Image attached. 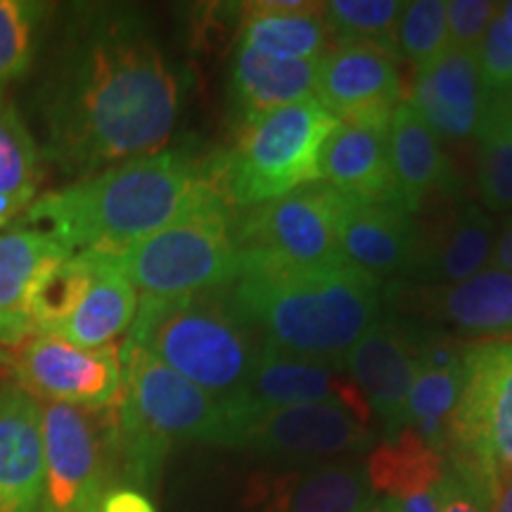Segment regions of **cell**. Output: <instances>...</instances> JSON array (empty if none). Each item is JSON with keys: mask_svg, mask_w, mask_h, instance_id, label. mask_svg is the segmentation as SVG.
Listing matches in <instances>:
<instances>
[{"mask_svg": "<svg viewBox=\"0 0 512 512\" xmlns=\"http://www.w3.org/2000/svg\"><path fill=\"white\" fill-rule=\"evenodd\" d=\"M181 81L140 19L95 8L76 19L41 93L50 162L76 176L157 155L174 133Z\"/></svg>", "mask_w": 512, "mask_h": 512, "instance_id": "1", "label": "cell"}, {"mask_svg": "<svg viewBox=\"0 0 512 512\" xmlns=\"http://www.w3.org/2000/svg\"><path fill=\"white\" fill-rule=\"evenodd\" d=\"M209 188H219L211 159L162 150L41 195L22 223L69 254L112 256L169 226Z\"/></svg>", "mask_w": 512, "mask_h": 512, "instance_id": "2", "label": "cell"}, {"mask_svg": "<svg viewBox=\"0 0 512 512\" xmlns=\"http://www.w3.org/2000/svg\"><path fill=\"white\" fill-rule=\"evenodd\" d=\"M228 294L268 347L342 366L382 316L384 285L342 264L318 271H245L228 285Z\"/></svg>", "mask_w": 512, "mask_h": 512, "instance_id": "3", "label": "cell"}, {"mask_svg": "<svg viewBox=\"0 0 512 512\" xmlns=\"http://www.w3.org/2000/svg\"><path fill=\"white\" fill-rule=\"evenodd\" d=\"M126 342L226 401L245 394L266 347L235 309L228 287L176 299L143 297Z\"/></svg>", "mask_w": 512, "mask_h": 512, "instance_id": "4", "label": "cell"}, {"mask_svg": "<svg viewBox=\"0 0 512 512\" xmlns=\"http://www.w3.org/2000/svg\"><path fill=\"white\" fill-rule=\"evenodd\" d=\"M150 299L228 287L238 278L233 204L209 188L178 219L112 256H98Z\"/></svg>", "mask_w": 512, "mask_h": 512, "instance_id": "5", "label": "cell"}, {"mask_svg": "<svg viewBox=\"0 0 512 512\" xmlns=\"http://www.w3.org/2000/svg\"><path fill=\"white\" fill-rule=\"evenodd\" d=\"M337 121L318 98L242 121L233 150L214 155L216 183L226 200L254 207L320 181L318 155Z\"/></svg>", "mask_w": 512, "mask_h": 512, "instance_id": "6", "label": "cell"}, {"mask_svg": "<svg viewBox=\"0 0 512 512\" xmlns=\"http://www.w3.org/2000/svg\"><path fill=\"white\" fill-rule=\"evenodd\" d=\"M119 361L121 408L150 437L169 448L178 441L240 448L245 418L238 403L204 392L131 342L119 347Z\"/></svg>", "mask_w": 512, "mask_h": 512, "instance_id": "7", "label": "cell"}, {"mask_svg": "<svg viewBox=\"0 0 512 512\" xmlns=\"http://www.w3.org/2000/svg\"><path fill=\"white\" fill-rule=\"evenodd\" d=\"M339 192L316 181L235 219L240 273L318 271L347 264L337 240Z\"/></svg>", "mask_w": 512, "mask_h": 512, "instance_id": "8", "label": "cell"}, {"mask_svg": "<svg viewBox=\"0 0 512 512\" xmlns=\"http://www.w3.org/2000/svg\"><path fill=\"white\" fill-rule=\"evenodd\" d=\"M43 498L38 512H98L121 477L117 403H43Z\"/></svg>", "mask_w": 512, "mask_h": 512, "instance_id": "9", "label": "cell"}, {"mask_svg": "<svg viewBox=\"0 0 512 512\" xmlns=\"http://www.w3.org/2000/svg\"><path fill=\"white\" fill-rule=\"evenodd\" d=\"M446 453L453 467L486 486L496 472H512V342L467 344Z\"/></svg>", "mask_w": 512, "mask_h": 512, "instance_id": "10", "label": "cell"}, {"mask_svg": "<svg viewBox=\"0 0 512 512\" xmlns=\"http://www.w3.org/2000/svg\"><path fill=\"white\" fill-rule=\"evenodd\" d=\"M12 370L24 394L46 403L105 408L119 401V347L83 349L55 335H31L12 354Z\"/></svg>", "mask_w": 512, "mask_h": 512, "instance_id": "11", "label": "cell"}, {"mask_svg": "<svg viewBox=\"0 0 512 512\" xmlns=\"http://www.w3.org/2000/svg\"><path fill=\"white\" fill-rule=\"evenodd\" d=\"M373 441L366 420L342 401H320L256 415L247 422L240 448L273 463L304 465L368 451Z\"/></svg>", "mask_w": 512, "mask_h": 512, "instance_id": "12", "label": "cell"}, {"mask_svg": "<svg viewBox=\"0 0 512 512\" xmlns=\"http://www.w3.org/2000/svg\"><path fill=\"white\" fill-rule=\"evenodd\" d=\"M384 299L396 316L437 320L460 335L512 342V273L498 266L456 285H384Z\"/></svg>", "mask_w": 512, "mask_h": 512, "instance_id": "13", "label": "cell"}, {"mask_svg": "<svg viewBox=\"0 0 512 512\" xmlns=\"http://www.w3.org/2000/svg\"><path fill=\"white\" fill-rule=\"evenodd\" d=\"M420 344V328L396 316H380L342 361L382 418L384 439L401 432L403 403L420 368Z\"/></svg>", "mask_w": 512, "mask_h": 512, "instance_id": "14", "label": "cell"}, {"mask_svg": "<svg viewBox=\"0 0 512 512\" xmlns=\"http://www.w3.org/2000/svg\"><path fill=\"white\" fill-rule=\"evenodd\" d=\"M496 223L472 202L446 197V207L425 226H415V252L406 278L422 285H456L486 268Z\"/></svg>", "mask_w": 512, "mask_h": 512, "instance_id": "15", "label": "cell"}, {"mask_svg": "<svg viewBox=\"0 0 512 512\" xmlns=\"http://www.w3.org/2000/svg\"><path fill=\"white\" fill-rule=\"evenodd\" d=\"M389 121L392 114L339 119L318 155L320 181L347 200L401 204L389 162Z\"/></svg>", "mask_w": 512, "mask_h": 512, "instance_id": "16", "label": "cell"}, {"mask_svg": "<svg viewBox=\"0 0 512 512\" xmlns=\"http://www.w3.org/2000/svg\"><path fill=\"white\" fill-rule=\"evenodd\" d=\"M399 57L363 43H339L318 60L316 91L337 119L392 114L401 102Z\"/></svg>", "mask_w": 512, "mask_h": 512, "instance_id": "17", "label": "cell"}, {"mask_svg": "<svg viewBox=\"0 0 512 512\" xmlns=\"http://www.w3.org/2000/svg\"><path fill=\"white\" fill-rule=\"evenodd\" d=\"M337 240L344 261L377 283L406 278L415 252V219L396 202H356L339 195Z\"/></svg>", "mask_w": 512, "mask_h": 512, "instance_id": "18", "label": "cell"}, {"mask_svg": "<svg viewBox=\"0 0 512 512\" xmlns=\"http://www.w3.org/2000/svg\"><path fill=\"white\" fill-rule=\"evenodd\" d=\"M489 91L479 76L477 50L451 48L430 67L420 69L411 105L434 136L463 140L475 136Z\"/></svg>", "mask_w": 512, "mask_h": 512, "instance_id": "19", "label": "cell"}, {"mask_svg": "<svg viewBox=\"0 0 512 512\" xmlns=\"http://www.w3.org/2000/svg\"><path fill=\"white\" fill-rule=\"evenodd\" d=\"M467 344L453 337L422 332L420 368L403 403L401 430L411 427L434 451L446 453L448 420L465 384Z\"/></svg>", "mask_w": 512, "mask_h": 512, "instance_id": "20", "label": "cell"}, {"mask_svg": "<svg viewBox=\"0 0 512 512\" xmlns=\"http://www.w3.org/2000/svg\"><path fill=\"white\" fill-rule=\"evenodd\" d=\"M41 498V403L22 389H8L0 394V512H38Z\"/></svg>", "mask_w": 512, "mask_h": 512, "instance_id": "21", "label": "cell"}, {"mask_svg": "<svg viewBox=\"0 0 512 512\" xmlns=\"http://www.w3.org/2000/svg\"><path fill=\"white\" fill-rule=\"evenodd\" d=\"M335 368H339L335 363L292 356L266 344L245 394L235 401L247 422L261 413L304 403L342 401L347 406L351 392L337 387Z\"/></svg>", "mask_w": 512, "mask_h": 512, "instance_id": "22", "label": "cell"}, {"mask_svg": "<svg viewBox=\"0 0 512 512\" xmlns=\"http://www.w3.org/2000/svg\"><path fill=\"white\" fill-rule=\"evenodd\" d=\"M389 162L403 209H422L434 192H456L439 138L411 102H399L389 121Z\"/></svg>", "mask_w": 512, "mask_h": 512, "instance_id": "23", "label": "cell"}, {"mask_svg": "<svg viewBox=\"0 0 512 512\" xmlns=\"http://www.w3.org/2000/svg\"><path fill=\"white\" fill-rule=\"evenodd\" d=\"M240 46L275 60L318 62L328 53L330 31L323 3L304 0H264L242 5Z\"/></svg>", "mask_w": 512, "mask_h": 512, "instance_id": "24", "label": "cell"}, {"mask_svg": "<svg viewBox=\"0 0 512 512\" xmlns=\"http://www.w3.org/2000/svg\"><path fill=\"white\" fill-rule=\"evenodd\" d=\"M370 503L366 467L337 460L271 479L261 496V512H361Z\"/></svg>", "mask_w": 512, "mask_h": 512, "instance_id": "25", "label": "cell"}, {"mask_svg": "<svg viewBox=\"0 0 512 512\" xmlns=\"http://www.w3.org/2000/svg\"><path fill=\"white\" fill-rule=\"evenodd\" d=\"M69 256L64 247L38 230L0 233V344L19 347L34 335L29 299L41 273L53 261Z\"/></svg>", "mask_w": 512, "mask_h": 512, "instance_id": "26", "label": "cell"}, {"mask_svg": "<svg viewBox=\"0 0 512 512\" xmlns=\"http://www.w3.org/2000/svg\"><path fill=\"white\" fill-rule=\"evenodd\" d=\"M93 261V273L86 292L55 337L83 349L110 347L119 335L131 328L138 313V292L117 268L86 254Z\"/></svg>", "mask_w": 512, "mask_h": 512, "instance_id": "27", "label": "cell"}, {"mask_svg": "<svg viewBox=\"0 0 512 512\" xmlns=\"http://www.w3.org/2000/svg\"><path fill=\"white\" fill-rule=\"evenodd\" d=\"M316 72L318 62L275 60L240 46L230 74V95L240 124L309 98L316 88Z\"/></svg>", "mask_w": 512, "mask_h": 512, "instance_id": "28", "label": "cell"}, {"mask_svg": "<svg viewBox=\"0 0 512 512\" xmlns=\"http://www.w3.org/2000/svg\"><path fill=\"white\" fill-rule=\"evenodd\" d=\"M444 472V453L434 451L411 427H403L392 439H384L366 460L370 489L382 491L392 501L434 489Z\"/></svg>", "mask_w": 512, "mask_h": 512, "instance_id": "29", "label": "cell"}, {"mask_svg": "<svg viewBox=\"0 0 512 512\" xmlns=\"http://www.w3.org/2000/svg\"><path fill=\"white\" fill-rule=\"evenodd\" d=\"M93 261L86 254H69L41 273L29 299V318L34 335H55V330L72 316L86 292Z\"/></svg>", "mask_w": 512, "mask_h": 512, "instance_id": "30", "label": "cell"}, {"mask_svg": "<svg viewBox=\"0 0 512 512\" xmlns=\"http://www.w3.org/2000/svg\"><path fill=\"white\" fill-rule=\"evenodd\" d=\"M477 185L491 211H512V131L489 93L477 131Z\"/></svg>", "mask_w": 512, "mask_h": 512, "instance_id": "31", "label": "cell"}, {"mask_svg": "<svg viewBox=\"0 0 512 512\" xmlns=\"http://www.w3.org/2000/svg\"><path fill=\"white\" fill-rule=\"evenodd\" d=\"M406 10L401 0H330L323 3L325 27L339 43H363L396 53V27Z\"/></svg>", "mask_w": 512, "mask_h": 512, "instance_id": "32", "label": "cell"}, {"mask_svg": "<svg viewBox=\"0 0 512 512\" xmlns=\"http://www.w3.org/2000/svg\"><path fill=\"white\" fill-rule=\"evenodd\" d=\"M38 178L41 171L34 138L10 100L0 93V197L29 207L36 197Z\"/></svg>", "mask_w": 512, "mask_h": 512, "instance_id": "33", "label": "cell"}, {"mask_svg": "<svg viewBox=\"0 0 512 512\" xmlns=\"http://www.w3.org/2000/svg\"><path fill=\"white\" fill-rule=\"evenodd\" d=\"M448 50L446 3L441 0H415L406 3V10L396 27V53L415 69L430 67Z\"/></svg>", "mask_w": 512, "mask_h": 512, "instance_id": "34", "label": "cell"}, {"mask_svg": "<svg viewBox=\"0 0 512 512\" xmlns=\"http://www.w3.org/2000/svg\"><path fill=\"white\" fill-rule=\"evenodd\" d=\"M38 15L34 3L0 0V93L31 67Z\"/></svg>", "mask_w": 512, "mask_h": 512, "instance_id": "35", "label": "cell"}, {"mask_svg": "<svg viewBox=\"0 0 512 512\" xmlns=\"http://www.w3.org/2000/svg\"><path fill=\"white\" fill-rule=\"evenodd\" d=\"M479 76L489 93L512 91V34L503 24L501 15L491 19L489 29L477 48Z\"/></svg>", "mask_w": 512, "mask_h": 512, "instance_id": "36", "label": "cell"}, {"mask_svg": "<svg viewBox=\"0 0 512 512\" xmlns=\"http://www.w3.org/2000/svg\"><path fill=\"white\" fill-rule=\"evenodd\" d=\"M498 5L501 3H491V0H451L446 3L448 46L477 50L491 19L496 17Z\"/></svg>", "mask_w": 512, "mask_h": 512, "instance_id": "37", "label": "cell"}, {"mask_svg": "<svg viewBox=\"0 0 512 512\" xmlns=\"http://www.w3.org/2000/svg\"><path fill=\"white\" fill-rule=\"evenodd\" d=\"M439 512H489V486L446 465L444 477L434 486Z\"/></svg>", "mask_w": 512, "mask_h": 512, "instance_id": "38", "label": "cell"}, {"mask_svg": "<svg viewBox=\"0 0 512 512\" xmlns=\"http://www.w3.org/2000/svg\"><path fill=\"white\" fill-rule=\"evenodd\" d=\"M98 512H157V508L136 486H114L102 498Z\"/></svg>", "mask_w": 512, "mask_h": 512, "instance_id": "39", "label": "cell"}, {"mask_svg": "<svg viewBox=\"0 0 512 512\" xmlns=\"http://www.w3.org/2000/svg\"><path fill=\"white\" fill-rule=\"evenodd\" d=\"M489 512H512V472H496L491 477Z\"/></svg>", "mask_w": 512, "mask_h": 512, "instance_id": "40", "label": "cell"}, {"mask_svg": "<svg viewBox=\"0 0 512 512\" xmlns=\"http://www.w3.org/2000/svg\"><path fill=\"white\" fill-rule=\"evenodd\" d=\"M491 259H494V266L512 273V214L508 219H503L501 226H498L494 249H491Z\"/></svg>", "mask_w": 512, "mask_h": 512, "instance_id": "41", "label": "cell"}, {"mask_svg": "<svg viewBox=\"0 0 512 512\" xmlns=\"http://www.w3.org/2000/svg\"><path fill=\"white\" fill-rule=\"evenodd\" d=\"M396 505H399V512H439V503H437V494H434V489L401 498V501H396Z\"/></svg>", "mask_w": 512, "mask_h": 512, "instance_id": "42", "label": "cell"}, {"mask_svg": "<svg viewBox=\"0 0 512 512\" xmlns=\"http://www.w3.org/2000/svg\"><path fill=\"white\" fill-rule=\"evenodd\" d=\"M24 209H27V204L15 202V200H5V197H0V230L8 226V223L15 219V216L22 214Z\"/></svg>", "mask_w": 512, "mask_h": 512, "instance_id": "43", "label": "cell"}, {"mask_svg": "<svg viewBox=\"0 0 512 512\" xmlns=\"http://www.w3.org/2000/svg\"><path fill=\"white\" fill-rule=\"evenodd\" d=\"M496 98V102H498V107H501L503 110V117H505V121H508V126H510V131H512V91H508V93H491Z\"/></svg>", "mask_w": 512, "mask_h": 512, "instance_id": "44", "label": "cell"}, {"mask_svg": "<svg viewBox=\"0 0 512 512\" xmlns=\"http://www.w3.org/2000/svg\"><path fill=\"white\" fill-rule=\"evenodd\" d=\"M361 512H399V505L392 498H384V501H373L366 505Z\"/></svg>", "mask_w": 512, "mask_h": 512, "instance_id": "45", "label": "cell"}, {"mask_svg": "<svg viewBox=\"0 0 512 512\" xmlns=\"http://www.w3.org/2000/svg\"><path fill=\"white\" fill-rule=\"evenodd\" d=\"M498 15H501L503 24H505V27H508V31L512 34V0H508V3L498 5Z\"/></svg>", "mask_w": 512, "mask_h": 512, "instance_id": "46", "label": "cell"}, {"mask_svg": "<svg viewBox=\"0 0 512 512\" xmlns=\"http://www.w3.org/2000/svg\"><path fill=\"white\" fill-rule=\"evenodd\" d=\"M3 368H12V354L0 344V370Z\"/></svg>", "mask_w": 512, "mask_h": 512, "instance_id": "47", "label": "cell"}]
</instances>
